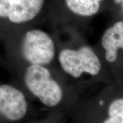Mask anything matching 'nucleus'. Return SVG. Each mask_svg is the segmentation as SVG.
Listing matches in <instances>:
<instances>
[{
    "instance_id": "f03ea898",
    "label": "nucleus",
    "mask_w": 123,
    "mask_h": 123,
    "mask_svg": "<svg viewBox=\"0 0 123 123\" xmlns=\"http://www.w3.org/2000/svg\"><path fill=\"white\" fill-rule=\"evenodd\" d=\"M57 44L55 64L68 80L77 84L87 76L96 77L102 64L94 49L85 43L80 31L67 28L53 30Z\"/></svg>"
},
{
    "instance_id": "20e7f679",
    "label": "nucleus",
    "mask_w": 123,
    "mask_h": 123,
    "mask_svg": "<svg viewBox=\"0 0 123 123\" xmlns=\"http://www.w3.org/2000/svg\"><path fill=\"white\" fill-rule=\"evenodd\" d=\"M45 0H0V42L23 27L34 26Z\"/></svg>"
},
{
    "instance_id": "1a4fd4ad",
    "label": "nucleus",
    "mask_w": 123,
    "mask_h": 123,
    "mask_svg": "<svg viewBox=\"0 0 123 123\" xmlns=\"http://www.w3.org/2000/svg\"><path fill=\"white\" fill-rule=\"evenodd\" d=\"M114 1L116 4L120 5L121 6V8L123 10V0H114Z\"/></svg>"
},
{
    "instance_id": "f257e3e1",
    "label": "nucleus",
    "mask_w": 123,
    "mask_h": 123,
    "mask_svg": "<svg viewBox=\"0 0 123 123\" xmlns=\"http://www.w3.org/2000/svg\"><path fill=\"white\" fill-rule=\"evenodd\" d=\"M6 49L9 66L14 69L27 65L55 64L57 44L53 34L34 26L21 28L1 41Z\"/></svg>"
},
{
    "instance_id": "423d86ee",
    "label": "nucleus",
    "mask_w": 123,
    "mask_h": 123,
    "mask_svg": "<svg viewBox=\"0 0 123 123\" xmlns=\"http://www.w3.org/2000/svg\"><path fill=\"white\" fill-rule=\"evenodd\" d=\"M103 0H64L68 12L61 27L58 30L72 28L79 30L81 19L91 17L100 10ZM54 29V30H57Z\"/></svg>"
},
{
    "instance_id": "6e6552de",
    "label": "nucleus",
    "mask_w": 123,
    "mask_h": 123,
    "mask_svg": "<svg viewBox=\"0 0 123 123\" xmlns=\"http://www.w3.org/2000/svg\"><path fill=\"white\" fill-rule=\"evenodd\" d=\"M107 115L103 123H123V98H116L110 103Z\"/></svg>"
},
{
    "instance_id": "39448f33",
    "label": "nucleus",
    "mask_w": 123,
    "mask_h": 123,
    "mask_svg": "<svg viewBox=\"0 0 123 123\" xmlns=\"http://www.w3.org/2000/svg\"><path fill=\"white\" fill-rule=\"evenodd\" d=\"M27 111V101L21 90L11 84L0 85V116L9 121H18Z\"/></svg>"
},
{
    "instance_id": "0eeeda50",
    "label": "nucleus",
    "mask_w": 123,
    "mask_h": 123,
    "mask_svg": "<svg viewBox=\"0 0 123 123\" xmlns=\"http://www.w3.org/2000/svg\"><path fill=\"white\" fill-rule=\"evenodd\" d=\"M101 44L108 63L117 60L119 51H123V21H118L109 27L102 36Z\"/></svg>"
},
{
    "instance_id": "7ed1b4c3",
    "label": "nucleus",
    "mask_w": 123,
    "mask_h": 123,
    "mask_svg": "<svg viewBox=\"0 0 123 123\" xmlns=\"http://www.w3.org/2000/svg\"><path fill=\"white\" fill-rule=\"evenodd\" d=\"M12 70L25 88L44 106L55 107L62 103L68 79L56 64L27 65Z\"/></svg>"
}]
</instances>
